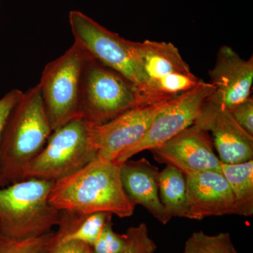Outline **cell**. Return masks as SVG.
I'll return each instance as SVG.
<instances>
[{"label": "cell", "mask_w": 253, "mask_h": 253, "mask_svg": "<svg viewBox=\"0 0 253 253\" xmlns=\"http://www.w3.org/2000/svg\"><path fill=\"white\" fill-rule=\"evenodd\" d=\"M49 202L60 211L106 212L121 218L132 215L136 206L123 189L120 165L98 156L77 172L55 181Z\"/></svg>", "instance_id": "cell-1"}, {"label": "cell", "mask_w": 253, "mask_h": 253, "mask_svg": "<svg viewBox=\"0 0 253 253\" xmlns=\"http://www.w3.org/2000/svg\"><path fill=\"white\" fill-rule=\"evenodd\" d=\"M53 129L38 85L23 92L10 113L0 141V172L6 186L23 180L30 163L45 146Z\"/></svg>", "instance_id": "cell-2"}, {"label": "cell", "mask_w": 253, "mask_h": 253, "mask_svg": "<svg viewBox=\"0 0 253 253\" xmlns=\"http://www.w3.org/2000/svg\"><path fill=\"white\" fill-rule=\"evenodd\" d=\"M54 182L27 178L0 188V235L13 240L33 239L59 226L61 211L49 202Z\"/></svg>", "instance_id": "cell-3"}, {"label": "cell", "mask_w": 253, "mask_h": 253, "mask_svg": "<svg viewBox=\"0 0 253 253\" xmlns=\"http://www.w3.org/2000/svg\"><path fill=\"white\" fill-rule=\"evenodd\" d=\"M152 104L134 83L89 54L82 73L81 118L98 126Z\"/></svg>", "instance_id": "cell-4"}, {"label": "cell", "mask_w": 253, "mask_h": 253, "mask_svg": "<svg viewBox=\"0 0 253 253\" xmlns=\"http://www.w3.org/2000/svg\"><path fill=\"white\" fill-rule=\"evenodd\" d=\"M92 126L84 118H77L53 131L44 147L26 168L23 179L56 181L90 163L97 156L91 137Z\"/></svg>", "instance_id": "cell-5"}, {"label": "cell", "mask_w": 253, "mask_h": 253, "mask_svg": "<svg viewBox=\"0 0 253 253\" xmlns=\"http://www.w3.org/2000/svg\"><path fill=\"white\" fill-rule=\"evenodd\" d=\"M89 54L74 42L58 59L46 64L38 84L53 131L81 116L83 67Z\"/></svg>", "instance_id": "cell-6"}, {"label": "cell", "mask_w": 253, "mask_h": 253, "mask_svg": "<svg viewBox=\"0 0 253 253\" xmlns=\"http://www.w3.org/2000/svg\"><path fill=\"white\" fill-rule=\"evenodd\" d=\"M142 71L146 93L152 102L172 99L202 81L191 72L174 44L166 42H131Z\"/></svg>", "instance_id": "cell-7"}, {"label": "cell", "mask_w": 253, "mask_h": 253, "mask_svg": "<svg viewBox=\"0 0 253 253\" xmlns=\"http://www.w3.org/2000/svg\"><path fill=\"white\" fill-rule=\"evenodd\" d=\"M69 23L76 42L93 58L134 83L153 103L146 95L144 75L133 52L132 41L106 29L80 11L69 13Z\"/></svg>", "instance_id": "cell-8"}, {"label": "cell", "mask_w": 253, "mask_h": 253, "mask_svg": "<svg viewBox=\"0 0 253 253\" xmlns=\"http://www.w3.org/2000/svg\"><path fill=\"white\" fill-rule=\"evenodd\" d=\"M214 91L212 84L201 81L193 89L169 100L141 140L120 155L115 162L121 165L141 151L157 148L193 126Z\"/></svg>", "instance_id": "cell-9"}, {"label": "cell", "mask_w": 253, "mask_h": 253, "mask_svg": "<svg viewBox=\"0 0 253 253\" xmlns=\"http://www.w3.org/2000/svg\"><path fill=\"white\" fill-rule=\"evenodd\" d=\"M169 100L138 106L109 122L93 125L91 137L97 149L96 156L115 162L120 155L141 140Z\"/></svg>", "instance_id": "cell-10"}, {"label": "cell", "mask_w": 253, "mask_h": 253, "mask_svg": "<svg viewBox=\"0 0 253 253\" xmlns=\"http://www.w3.org/2000/svg\"><path fill=\"white\" fill-rule=\"evenodd\" d=\"M208 131L193 125L166 143L150 150L158 162L177 168L184 174L200 171L221 172Z\"/></svg>", "instance_id": "cell-11"}, {"label": "cell", "mask_w": 253, "mask_h": 253, "mask_svg": "<svg viewBox=\"0 0 253 253\" xmlns=\"http://www.w3.org/2000/svg\"><path fill=\"white\" fill-rule=\"evenodd\" d=\"M209 98L194 125L211 133L221 163L237 164L253 160V136L236 123L229 109Z\"/></svg>", "instance_id": "cell-12"}, {"label": "cell", "mask_w": 253, "mask_h": 253, "mask_svg": "<svg viewBox=\"0 0 253 253\" xmlns=\"http://www.w3.org/2000/svg\"><path fill=\"white\" fill-rule=\"evenodd\" d=\"M214 91L210 100L230 110L251 97L253 57L242 59L230 46L218 51L215 64L208 73Z\"/></svg>", "instance_id": "cell-13"}, {"label": "cell", "mask_w": 253, "mask_h": 253, "mask_svg": "<svg viewBox=\"0 0 253 253\" xmlns=\"http://www.w3.org/2000/svg\"><path fill=\"white\" fill-rule=\"evenodd\" d=\"M184 175L188 219L202 220L211 216L238 215L234 195L222 173L207 170Z\"/></svg>", "instance_id": "cell-14"}, {"label": "cell", "mask_w": 253, "mask_h": 253, "mask_svg": "<svg viewBox=\"0 0 253 253\" xmlns=\"http://www.w3.org/2000/svg\"><path fill=\"white\" fill-rule=\"evenodd\" d=\"M159 173L158 168L144 158L120 165L123 189L131 202L144 206L158 221L167 224L172 217L160 199Z\"/></svg>", "instance_id": "cell-15"}, {"label": "cell", "mask_w": 253, "mask_h": 253, "mask_svg": "<svg viewBox=\"0 0 253 253\" xmlns=\"http://www.w3.org/2000/svg\"><path fill=\"white\" fill-rule=\"evenodd\" d=\"M59 229L55 237L65 240H75L92 246L99 239L105 225L111 219L112 214L99 212L89 214L61 211Z\"/></svg>", "instance_id": "cell-16"}, {"label": "cell", "mask_w": 253, "mask_h": 253, "mask_svg": "<svg viewBox=\"0 0 253 253\" xmlns=\"http://www.w3.org/2000/svg\"><path fill=\"white\" fill-rule=\"evenodd\" d=\"M221 173L230 186L238 215L253 214V159L237 164L221 163Z\"/></svg>", "instance_id": "cell-17"}, {"label": "cell", "mask_w": 253, "mask_h": 253, "mask_svg": "<svg viewBox=\"0 0 253 253\" xmlns=\"http://www.w3.org/2000/svg\"><path fill=\"white\" fill-rule=\"evenodd\" d=\"M159 197L172 217L187 218V194L184 173L172 166H166L159 173Z\"/></svg>", "instance_id": "cell-18"}, {"label": "cell", "mask_w": 253, "mask_h": 253, "mask_svg": "<svg viewBox=\"0 0 253 253\" xmlns=\"http://www.w3.org/2000/svg\"><path fill=\"white\" fill-rule=\"evenodd\" d=\"M182 253H238L228 232L208 235L203 231L193 233Z\"/></svg>", "instance_id": "cell-19"}, {"label": "cell", "mask_w": 253, "mask_h": 253, "mask_svg": "<svg viewBox=\"0 0 253 253\" xmlns=\"http://www.w3.org/2000/svg\"><path fill=\"white\" fill-rule=\"evenodd\" d=\"M54 232L26 240H13L0 235V253H48Z\"/></svg>", "instance_id": "cell-20"}, {"label": "cell", "mask_w": 253, "mask_h": 253, "mask_svg": "<svg viewBox=\"0 0 253 253\" xmlns=\"http://www.w3.org/2000/svg\"><path fill=\"white\" fill-rule=\"evenodd\" d=\"M126 235V244L121 253H154L157 249L156 243L149 236L145 223L129 227Z\"/></svg>", "instance_id": "cell-21"}, {"label": "cell", "mask_w": 253, "mask_h": 253, "mask_svg": "<svg viewBox=\"0 0 253 253\" xmlns=\"http://www.w3.org/2000/svg\"><path fill=\"white\" fill-rule=\"evenodd\" d=\"M126 234H118L113 229L112 219L105 225L99 239L91 246L92 253H121L126 248Z\"/></svg>", "instance_id": "cell-22"}, {"label": "cell", "mask_w": 253, "mask_h": 253, "mask_svg": "<svg viewBox=\"0 0 253 253\" xmlns=\"http://www.w3.org/2000/svg\"><path fill=\"white\" fill-rule=\"evenodd\" d=\"M23 94V91L19 89H11L0 99V141H1V134L4 130L5 124L7 121L10 113L21 99ZM6 186L4 178L0 172V188Z\"/></svg>", "instance_id": "cell-23"}, {"label": "cell", "mask_w": 253, "mask_h": 253, "mask_svg": "<svg viewBox=\"0 0 253 253\" xmlns=\"http://www.w3.org/2000/svg\"><path fill=\"white\" fill-rule=\"evenodd\" d=\"M233 118L245 131L253 136V99L252 96L229 110Z\"/></svg>", "instance_id": "cell-24"}, {"label": "cell", "mask_w": 253, "mask_h": 253, "mask_svg": "<svg viewBox=\"0 0 253 253\" xmlns=\"http://www.w3.org/2000/svg\"><path fill=\"white\" fill-rule=\"evenodd\" d=\"M48 253H92L89 245L75 241L57 239L53 236L52 242Z\"/></svg>", "instance_id": "cell-25"}, {"label": "cell", "mask_w": 253, "mask_h": 253, "mask_svg": "<svg viewBox=\"0 0 253 253\" xmlns=\"http://www.w3.org/2000/svg\"><path fill=\"white\" fill-rule=\"evenodd\" d=\"M1 0H0V6H1Z\"/></svg>", "instance_id": "cell-26"}]
</instances>
